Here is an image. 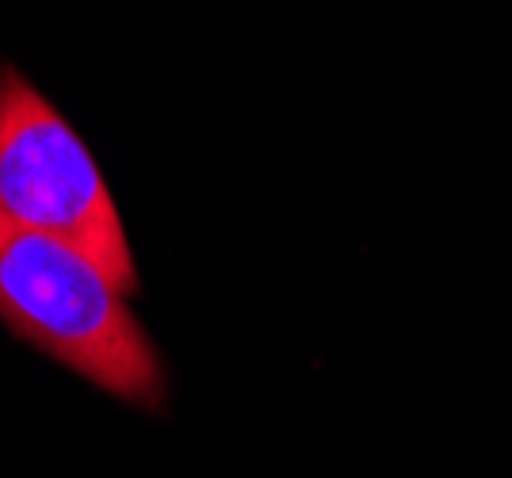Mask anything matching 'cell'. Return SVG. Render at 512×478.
I'll return each mask as SVG.
<instances>
[{
  "label": "cell",
  "mask_w": 512,
  "mask_h": 478,
  "mask_svg": "<svg viewBox=\"0 0 512 478\" xmlns=\"http://www.w3.org/2000/svg\"><path fill=\"white\" fill-rule=\"evenodd\" d=\"M96 261L0 211V322L62 368L130 406H161L165 368Z\"/></svg>",
  "instance_id": "6da1fadb"
},
{
  "label": "cell",
  "mask_w": 512,
  "mask_h": 478,
  "mask_svg": "<svg viewBox=\"0 0 512 478\" xmlns=\"http://www.w3.org/2000/svg\"><path fill=\"white\" fill-rule=\"evenodd\" d=\"M0 211L81 249L123 295L138 291L127 226L100 165L16 66H0Z\"/></svg>",
  "instance_id": "7a4b0ae2"
}]
</instances>
